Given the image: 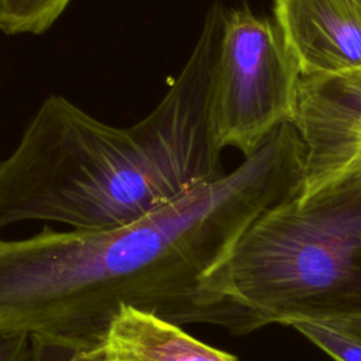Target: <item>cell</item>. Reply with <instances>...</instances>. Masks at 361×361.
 <instances>
[{
    "instance_id": "cell-2",
    "label": "cell",
    "mask_w": 361,
    "mask_h": 361,
    "mask_svg": "<svg viewBox=\"0 0 361 361\" xmlns=\"http://www.w3.org/2000/svg\"><path fill=\"white\" fill-rule=\"evenodd\" d=\"M223 18L214 3L166 94L131 126L106 124L62 96L45 99L0 162V231L25 221L114 227L224 175L212 110Z\"/></svg>"
},
{
    "instance_id": "cell-10",
    "label": "cell",
    "mask_w": 361,
    "mask_h": 361,
    "mask_svg": "<svg viewBox=\"0 0 361 361\" xmlns=\"http://www.w3.org/2000/svg\"><path fill=\"white\" fill-rule=\"evenodd\" d=\"M355 3L358 4V7H360V10H361V0H355Z\"/></svg>"
},
{
    "instance_id": "cell-11",
    "label": "cell",
    "mask_w": 361,
    "mask_h": 361,
    "mask_svg": "<svg viewBox=\"0 0 361 361\" xmlns=\"http://www.w3.org/2000/svg\"><path fill=\"white\" fill-rule=\"evenodd\" d=\"M360 161H361V154H360V157H358V158H357V161H355V162H354V164H357V162H360ZM354 164H353V165H354Z\"/></svg>"
},
{
    "instance_id": "cell-1",
    "label": "cell",
    "mask_w": 361,
    "mask_h": 361,
    "mask_svg": "<svg viewBox=\"0 0 361 361\" xmlns=\"http://www.w3.org/2000/svg\"><path fill=\"white\" fill-rule=\"evenodd\" d=\"M303 185L305 145L283 123L231 172L137 220L0 237V330L27 333L72 357L131 305L180 326L240 334L210 279L247 228Z\"/></svg>"
},
{
    "instance_id": "cell-9",
    "label": "cell",
    "mask_w": 361,
    "mask_h": 361,
    "mask_svg": "<svg viewBox=\"0 0 361 361\" xmlns=\"http://www.w3.org/2000/svg\"><path fill=\"white\" fill-rule=\"evenodd\" d=\"M0 361H68L62 353L27 333L0 330Z\"/></svg>"
},
{
    "instance_id": "cell-7",
    "label": "cell",
    "mask_w": 361,
    "mask_h": 361,
    "mask_svg": "<svg viewBox=\"0 0 361 361\" xmlns=\"http://www.w3.org/2000/svg\"><path fill=\"white\" fill-rule=\"evenodd\" d=\"M69 361H238L212 347L180 324L152 312L123 305L107 327Z\"/></svg>"
},
{
    "instance_id": "cell-4",
    "label": "cell",
    "mask_w": 361,
    "mask_h": 361,
    "mask_svg": "<svg viewBox=\"0 0 361 361\" xmlns=\"http://www.w3.org/2000/svg\"><path fill=\"white\" fill-rule=\"evenodd\" d=\"M299 80L276 25L247 7L224 11L212 97L220 145L248 157L276 127L293 123Z\"/></svg>"
},
{
    "instance_id": "cell-6",
    "label": "cell",
    "mask_w": 361,
    "mask_h": 361,
    "mask_svg": "<svg viewBox=\"0 0 361 361\" xmlns=\"http://www.w3.org/2000/svg\"><path fill=\"white\" fill-rule=\"evenodd\" d=\"M275 25L302 76L361 68L355 0H274Z\"/></svg>"
},
{
    "instance_id": "cell-3",
    "label": "cell",
    "mask_w": 361,
    "mask_h": 361,
    "mask_svg": "<svg viewBox=\"0 0 361 361\" xmlns=\"http://www.w3.org/2000/svg\"><path fill=\"white\" fill-rule=\"evenodd\" d=\"M241 334L361 316V161L259 216L210 279Z\"/></svg>"
},
{
    "instance_id": "cell-8",
    "label": "cell",
    "mask_w": 361,
    "mask_h": 361,
    "mask_svg": "<svg viewBox=\"0 0 361 361\" xmlns=\"http://www.w3.org/2000/svg\"><path fill=\"white\" fill-rule=\"evenodd\" d=\"M292 327L336 361H361V316L298 322Z\"/></svg>"
},
{
    "instance_id": "cell-5",
    "label": "cell",
    "mask_w": 361,
    "mask_h": 361,
    "mask_svg": "<svg viewBox=\"0 0 361 361\" xmlns=\"http://www.w3.org/2000/svg\"><path fill=\"white\" fill-rule=\"evenodd\" d=\"M305 145L307 196L343 172L361 154V68L302 76L293 118Z\"/></svg>"
}]
</instances>
